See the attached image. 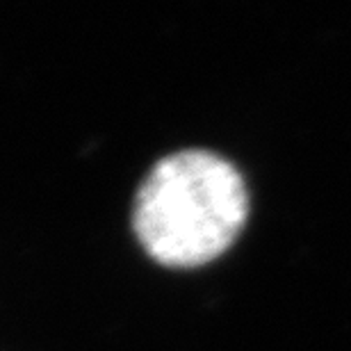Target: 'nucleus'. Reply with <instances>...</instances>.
Instances as JSON below:
<instances>
[{"label": "nucleus", "mask_w": 351, "mask_h": 351, "mask_svg": "<svg viewBox=\"0 0 351 351\" xmlns=\"http://www.w3.org/2000/svg\"><path fill=\"white\" fill-rule=\"evenodd\" d=\"M247 217L240 171L217 153L189 149L149 171L135 196L132 228L153 261L187 269L233 247Z\"/></svg>", "instance_id": "obj_1"}]
</instances>
